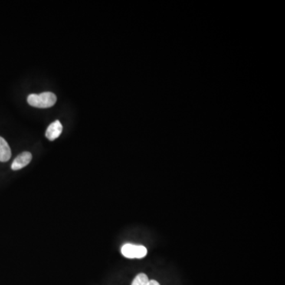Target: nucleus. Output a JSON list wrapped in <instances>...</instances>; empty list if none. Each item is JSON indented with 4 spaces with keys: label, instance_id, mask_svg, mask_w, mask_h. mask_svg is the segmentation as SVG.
<instances>
[{
    "label": "nucleus",
    "instance_id": "5",
    "mask_svg": "<svg viewBox=\"0 0 285 285\" xmlns=\"http://www.w3.org/2000/svg\"><path fill=\"white\" fill-rule=\"evenodd\" d=\"M11 157L9 145L4 138L0 136V162H7Z\"/></svg>",
    "mask_w": 285,
    "mask_h": 285
},
{
    "label": "nucleus",
    "instance_id": "4",
    "mask_svg": "<svg viewBox=\"0 0 285 285\" xmlns=\"http://www.w3.org/2000/svg\"><path fill=\"white\" fill-rule=\"evenodd\" d=\"M63 131V126L59 121L52 123L46 130L45 136L50 140L53 141L60 136Z\"/></svg>",
    "mask_w": 285,
    "mask_h": 285
},
{
    "label": "nucleus",
    "instance_id": "1",
    "mask_svg": "<svg viewBox=\"0 0 285 285\" xmlns=\"http://www.w3.org/2000/svg\"><path fill=\"white\" fill-rule=\"evenodd\" d=\"M27 101L31 106L45 109L54 106L57 102V96L52 92H43L40 94L33 93L29 95Z\"/></svg>",
    "mask_w": 285,
    "mask_h": 285
},
{
    "label": "nucleus",
    "instance_id": "3",
    "mask_svg": "<svg viewBox=\"0 0 285 285\" xmlns=\"http://www.w3.org/2000/svg\"><path fill=\"white\" fill-rule=\"evenodd\" d=\"M31 160L32 154L30 152H22L14 159L12 165H11V168H12L13 171H18V170L22 169L23 168L27 167L31 162Z\"/></svg>",
    "mask_w": 285,
    "mask_h": 285
},
{
    "label": "nucleus",
    "instance_id": "7",
    "mask_svg": "<svg viewBox=\"0 0 285 285\" xmlns=\"http://www.w3.org/2000/svg\"><path fill=\"white\" fill-rule=\"evenodd\" d=\"M148 285H160V284H159V283H158V282H157L156 280H149V283H148Z\"/></svg>",
    "mask_w": 285,
    "mask_h": 285
},
{
    "label": "nucleus",
    "instance_id": "6",
    "mask_svg": "<svg viewBox=\"0 0 285 285\" xmlns=\"http://www.w3.org/2000/svg\"><path fill=\"white\" fill-rule=\"evenodd\" d=\"M149 279L145 273H139L134 278L132 285H148Z\"/></svg>",
    "mask_w": 285,
    "mask_h": 285
},
{
    "label": "nucleus",
    "instance_id": "2",
    "mask_svg": "<svg viewBox=\"0 0 285 285\" xmlns=\"http://www.w3.org/2000/svg\"><path fill=\"white\" fill-rule=\"evenodd\" d=\"M122 253L127 258H142L147 255L148 250L144 246L127 243L122 247Z\"/></svg>",
    "mask_w": 285,
    "mask_h": 285
}]
</instances>
